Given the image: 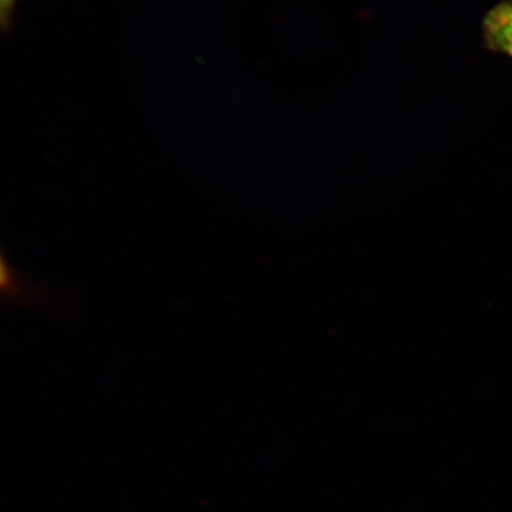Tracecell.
Returning <instances> with one entry per match:
<instances>
[{"label":"cell","instance_id":"cell-1","mask_svg":"<svg viewBox=\"0 0 512 512\" xmlns=\"http://www.w3.org/2000/svg\"><path fill=\"white\" fill-rule=\"evenodd\" d=\"M483 40L486 49L512 60V0H502L485 15Z\"/></svg>","mask_w":512,"mask_h":512},{"label":"cell","instance_id":"cell-2","mask_svg":"<svg viewBox=\"0 0 512 512\" xmlns=\"http://www.w3.org/2000/svg\"><path fill=\"white\" fill-rule=\"evenodd\" d=\"M17 2L18 0H0V22L3 30L11 29Z\"/></svg>","mask_w":512,"mask_h":512}]
</instances>
